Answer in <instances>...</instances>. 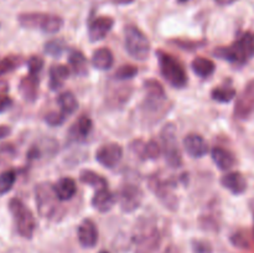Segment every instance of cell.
<instances>
[{
    "instance_id": "cell-46",
    "label": "cell",
    "mask_w": 254,
    "mask_h": 253,
    "mask_svg": "<svg viewBox=\"0 0 254 253\" xmlns=\"http://www.w3.org/2000/svg\"><path fill=\"white\" fill-rule=\"evenodd\" d=\"M163 253H181V252H180V250L176 247V246L170 245V246H168V247L165 248V251H164Z\"/></svg>"
},
{
    "instance_id": "cell-6",
    "label": "cell",
    "mask_w": 254,
    "mask_h": 253,
    "mask_svg": "<svg viewBox=\"0 0 254 253\" xmlns=\"http://www.w3.org/2000/svg\"><path fill=\"white\" fill-rule=\"evenodd\" d=\"M17 22L24 29L40 30L50 35L57 34L64 24L61 16L47 12H21L17 15Z\"/></svg>"
},
{
    "instance_id": "cell-2",
    "label": "cell",
    "mask_w": 254,
    "mask_h": 253,
    "mask_svg": "<svg viewBox=\"0 0 254 253\" xmlns=\"http://www.w3.org/2000/svg\"><path fill=\"white\" fill-rule=\"evenodd\" d=\"M213 56L227 61L228 63L242 67L254 57V32L246 31L230 46L217 47L213 50Z\"/></svg>"
},
{
    "instance_id": "cell-14",
    "label": "cell",
    "mask_w": 254,
    "mask_h": 253,
    "mask_svg": "<svg viewBox=\"0 0 254 253\" xmlns=\"http://www.w3.org/2000/svg\"><path fill=\"white\" fill-rule=\"evenodd\" d=\"M93 129V122L88 116H82L74 122L67 133L69 143H81L84 141Z\"/></svg>"
},
{
    "instance_id": "cell-16",
    "label": "cell",
    "mask_w": 254,
    "mask_h": 253,
    "mask_svg": "<svg viewBox=\"0 0 254 253\" xmlns=\"http://www.w3.org/2000/svg\"><path fill=\"white\" fill-rule=\"evenodd\" d=\"M77 236L82 247L93 248L98 242V230L91 218H84L77 228Z\"/></svg>"
},
{
    "instance_id": "cell-35",
    "label": "cell",
    "mask_w": 254,
    "mask_h": 253,
    "mask_svg": "<svg viewBox=\"0 0 254 253\" xmlns=\"http://www.w3.org/2000/svg\"><path fill=\"white\" fill-rule=\"evenodd\" d=\"M21 63H22V57L16 56V55L6 56L2 60H0V77L15 71L17 67L21 66Z\"/></svg>"
},
{
    "instance_id": "cell-12",
    "label": "cell",
    "mask_w": 254,
    "mask_h": 253,
    "mask_svg": "<svg viewBox=\"0 0 254 253\" xmlns=\"http://www.w3.org/2000/svg\"><path fill=\"white\" fill-rule=\"evenodd\" d=\"M254 113V78L251 79L236 101L233 117L238 121H247Z\"/></svg>"
},
{
    "instance_id": "cell-32",
    "label": "cell",
    "mask_w": 254,
    "mask_h": 253,
    "mask_svg": "<svg viewBox=\"0 0 254 253\" xmlns=\"http://www.w3.org/2000/svg\"><path fill=\"white\" fill-rule=\"evenodd\" d=\"M237 94L236 89L231 86H218L211 92V98L218 103H230Z\"/></svg>"
},
{
    "instance_id": "cell-7",
    "label": "cell",
    "mask_w": 254,
    "mask_h": 253,
    "mask_svg": "<svg viewBox=\"0 0 254 253\" xmlns=\"http://www.w3.org/2000/svg\"><path fill=\"white\" fill-rule=\"evenodd\" d=\"M9 211L14 220L16 232L22 238L31 240L35 230H36V220H35L32 211L27 207L24 201L17 197L10 198Z\"/></svg>"
},
{
    "instance_id": "cell-15",
    "label": "cell",
    "mask_w": 254,
    "mask_h": 253,
    "mask_svg": "<svg viewBox=\"0 0 254 253\" xmlns=\"http://www.w3.org/2000/svg\"><path fill=\"white\" fill-rule=\"evenodd\" d=\"M114 26V20L111 16H98L92 20L88 25V37L91 42L103 40Z\"/></svg>"
},
{
    "instance_id": "cell-40",
    "label": "cell",
    "mask_w": 254,
    "mask_h": 253,
    "mask_svg": "<svg viewBox=\"0 0 254 253\" xmlns=\"http://www.w3.org/2000/svg\"><path fill=\"white\" fill-rule=\"evenodd\" d=\"M44 60L40 56H31L27 61V69H29L30 74H35V76H40L42 68H44Z\"/></svg>"
},
{
    "instance_id": "cell-29",
    "label": "cell",
    "mask_w": 254,
    "mask_h": 253,
    "mask_svg": "<svg viewBox=\"0 0 254 253\" xmlns=\"http://www.w3.org/2000/svg\"><path fill=\"white\" fill-rule=\"evenodd\" d=\"M200 227L210 232H218L220 231V213L217 212L216 206L213 208H208L200 217Z\"/></svg>"
},
{
    "instance_id": "cell-5",
    "label": "cell",
    "mask_w": 254,
    "mask_h": 253,
    "mask_svg": "<svg viewBox=\"0 0 254 253\" xmlns=\"http://www.w3.org/2000/svg\"><path fill=\"white\" fill-rule=\"evenodd\" d=\"M133 240L136 243L135 253H156L161 243L158 227L150 218H141L134 228Z\"/></svg>"
},
{
    "instance_id": "cell-23",
    "label": "cell",
    "mask_w": 254,
    "mask_h": 253,
    "mask_svg": "<svg viewBox=\"0 0 254 253\" xmlns=\"http://www.w3.org/2000/svg\"><path fill=\"white\" fill-rule=\"evenodd\" d=\"M92 66L101 71H108L114 63V56L113 52L108 49V47H101L97 49L92 55Z\"/></svg>"
},
{
    "instance_id": "cell-3",
    "label": "cell",
    "mask_w": 254,
    "mask_h": 253,
    "mask_svg": "<svg viewBox=\"0 0 254 253\" xmlns=\"http://www.w3.org/2000/svg\"><path fill=\"white\" fill-rule=\"evenodd\" d=\"M155 54L163 78L174 88H185L189 83V78L183 63L175 56L164 50H158Z\"/></svg>"
},
{
    "instance_id": "cell-18",
    "label": "cell",
    "mask_w": 254,
    "mask_h": 253,
    "mask_svg": "<svg viewBox=\"0 0 254 253\" xmlns=\"http://www.w3.org/2000/svg\"><path fill=\"white\" fill-rule=\"evenodd\" d=\"M117 201H118V196H116V193L112 192L108 188H103L96 190L93 197H92L91 203L94 210L104 213L111 211L113 206L116 205Z\"/></svg>"
},
{
    "instance_id": "cell-48",
    "label": "cell",
    "mask_w": 254,
    "mask_h": 253,
    "mask_svg": "<svg viewBox=\"0 0 254 253\" xmlns=\"http://www.w3.org/2000/svg\"><path fill=\"white\" fill-rule=\"evenodd\" d=\"M113 1L119 5H128V4H131V2H134L135 0H113Z\"/></svg>"
},
{
    "instance_id": "cell-1",
    "label": "cell",
    "mask_w": 254,
    "mask_h": 253,
    "mask_svg": "<svg viewBox=\"0 0 254 253\" xmlns=\"http://www.w3.org/2000/svg\"><path fill=\"white\" fill-rule=\"evenodd\" d=\"M143 87L145 97L141 102L140 114L143 123L149 128L164 118L170 111L171 104L169 103L165 89L156 79H145Z\"/></svg>"
},
{
    "instance_id": "cell-13",
    "label": "cell",
    "mask_w": 254,
    "mask_h": 253,
    "mask_svg": "<svg viewBox=\"0 0 254 253\" xmlns=\"http://www.w3.org/2000/svg\"><path fill=\"white\" fill-rule=\"evenodd\" d=\"M123 158V148L117 143L103 144L96 150V160L103 168L113 169Z\"/></svg>"
},
{
    "instance_id": "cell-4",
    "label": "cell",
    "mask_w": 254,
    "mask_h": 253,
    "mask_svg": "<svg viewBox=\"0 0 254 253\" xmlns=\"http://www.w3.org/2000/svg\"><path fill=\"white\" fill-rule=\"evenodd\" d=\"M35 202L39 215L46 220L57 221L64 213L60 200L55 193L54 185L46 181L35 186Z\"/></svg>"
},
{
    "instance_id": "cell-21",
    "label": "cell",
    "mask_w": 254,
    "mask_h": 253,
    "mask_svg": "<svg viewBox=\"0 0 254 253\" xmlns=\"http://www.w3.org/2000/svg\"><path fill=\"white\" fill-rule=\"evenodd\" d=\"M39 86L40 76L29 73L27 76L22 77L21 81H20L19 92L25 101L32 103V102L36 101L37 96H39Z\"/></svg>"
},
{
    "instance_id": "cell-43",
    "label": "cell",
    "mask_w": 254,
    "mask_h": 253,
    "mask_svg": "<svg viewBox=\"0 0 254 253\" xmlns=\"http://www.w3.org/2000/svg\"><path fill=\"white\" fill-rule=\"evenodd\" d=\"M145 144L146 141L141 139H136L130 144V150L143 161H145Z\"/></svg>"
},
{
    "instance_id": "cell-51",
    "label": "cell",
    "mask_w": 254,
    "mask_h": 253,
    "mask_svg": "<svg viewBox=\"0 0 254 253\" xmlns=\"http://www.w3.org/2000/svg\"><path fill=\"white\" fill-rule=\"evenodd\" d=\"M99 253H109V252H107V251H101V252Z\"/></svg>"
},
{
    "instance_id": "cell-26",
    "label": "cell",
    "mask_w": 254,
    "mask_h": 253,
    "mask_svg": "<svg viewBox=\"0 0 254 253\" xmlns=\"http://www.w3.org/2000/svg\"><path fill=\"white\" fill-rule=\"evenodd\" d=\"M211 158H212L213 163L218 166V169L225 171L230 170L236 164V159L233 154L227 149L222 148V146H215L211 150Z\"/></svg>"
},
{
    "instance_id": "cell-45",
    "label": "cell",
    "mask_w": 254,
    "mask_h": 253,
    "mask_svg": "<svg viewBox=\"0 0 254 253\" xmlns=\"http://www.w3.org/2000/svg\"><path fill=\"white\" fill-rule=\"evenodd\" d=\"M11 134V128L9 126H0V139H4Z\"/></svg>"
},
{
    "instance_id": "cell-28",
    "label": "cell",
    "mask_w": 254,
    "mask_h": 253,
    "mask_svg": "<svg viewBox=\"0 0 254 253\" xmlns=\"http://www.w3.org/2000/svg\"><path fill=\"white\" fill-rule=\"evenodd\" d=\"M191 68L201 78H208L216 71V64L212 60L206 57H196L191 62Z\"/></svg>"
},
{
    "instance_id": "cell-17",
    "label": "cell",
    "mask_w": 254,
    "mask_h": 253,
    "mask_svg": "<svg viewBox=\"0 0 254 253\" xmlns=\"http://www.w3.org/2000/svg\"><path fill=\"white\" fill-rule=\"evenodd\" d=\"M184 148L186 153L193 159H201L208 153V143L202 135L190 133L184 138Z\"/></svg>"
},
{
    "instance_id": "cell-41",
    "label": "cell",
    "mask_w": 254,
    "mask_h": 253,
    "mask_svg": "<svg viewBox=\"0 0 254 253\" xmlns=\"http://www.w3.org/2000/svg\"><path fill=\"white\" fill-rule=\"evenodd\" d=\"M66 121V116L62 112H50L45 116V122L50 126H60Z\"/></svg>"
},
{
    "instance_id": "cell-31",
    "label": "cell",
    "mask_w": 254,
    "mask_h": 253,
    "mask_svg": "<svg viewBox=\"0 0 254 253\" xmlns=\"http://www.w3.org/2000/svg\"><path fill=\"white\" fill-rule=\"evenodd\" d=\"M79 180H81V183L92 186L96 190L108 188V181H107V179L104 176H102L101 174L96 173L93 170H89V169H84V170L81 171V174H79Z\"/></svg>"
},
{
    "instance_id": "cell-33",
    "label": "cell",
    "mask_w": 254,
    "mask_h": 253,
    "mask_svg": "<svg viewBox=\"0 0 254 253\" xmlns=\"http://www.w3.org/2000/svg\"><path fill=\"white\" fill-rule=\"evenodd\" d=\"M16 171L12 170V169L5 170L0 174V196L5 195V193H7L9 191H11L15 183H16Z\"/></svg>"
},
{
    "instance_id": "cell-42",
    "label": "cell",
    "mask_w": 254,
    "mask_h": 253,
    "mask_svg": "<svg viewBox=\"0 0 254 253\" xmlns=\"http://www.w3.org/2000/svg\"><path fill=\"white\" fill-rule=\"evenodd\" d=\"M192 253H213V248L210 242L205 240H193L191 242Z\"/></svg>"
},
{
    "instance_id": "cell-49",
    "label": "cell",
    "mask_w": 254,
    "mask_h": 253,
    "mask_svg": "<svg viewBox=\"0 0 254 253\" xmlns=\"http://www.w3.org/2000/svg\"><path fill=\"white\" fill-rule=\"evenodd\" d=\"M250 208L251 211H252V215H253V218H254V198L250 201Z\"/></svg>"
},
{
    "instance_id": "cell-24",
    "label": "cell",
    "mask_w": 254,
    "mask_h": 253,
    "mask_svg": "<svg viewBox=\"0 0 254 253\" xmlns=\"http://www.w3.org/2000/svg\"><path fill=\"white\" fill-rule=\"evenodd\" d=\"M69 76L68 67L64 64H52L49 71V87L51 91H59Z\"/></svg>"
},
{
    "instance_id": "cell-30",
    "label": "cell",
    "mask_w": 254,
    "mask_h": 253,
    "mask_svg": "<svg viewBox=\"0 0 254 253\" xmlns=\"http://www.w3.org/2000/svg\"><path fill=\"white\" fill-rule=\"evenodd\" d=\"M57 104L64 116H71L78 109V101L71 91H64L57 97Z\"/></svg>"
},
{
    "instance_id": "cell-9",
    "label": "cell",
    "mask_w": 254,
    "mask_h": 253,
    "mask_svg": "<svg viewBox=\"0 0 254 253\" xmlns=\"http://www.w3.org/2000/svg\"><path fill=\"white\" fill-rule=\"evenodd\" d=\"M163 153L170 168L178 169L183 165V155L178 140V129L174 123H166L160 131Z\"/></svg>"
},
{
    "instance_id": "cell-25",
    "label": "cell",
    "mask_w": 254,
    "mask_h": 253,
    "mask_svg": "<svg viewBox=\"0 0 254 253\" xmlns=\"http://www.w3.org/2000/svg\"><path fill=\"white\" fill-rule=\"evenodd\" d=\"M68 63L72 72L77 77H84L88 74V61L86 55L79 50H72L68 55Z\"/></svg>"
},
{
    "instance_id": "cell-20",
    "label": "cell",
    "mask_w": 254,
    "mask_h": 253,
    "mask_svg": "<svg viewBox=\"0 0 254 253\" xmlns=\"http://www.w3.org/2000/svg\"><path fill=\"white\" fill-rule=\"evenodd\" d=\"M57 150H59V143L56 139L44 138L39 141V144L30 148V150L27 151V159L35 160V159L42 158L44 155L52 156L57 153Z\"/></svg>"
},
{
    "instance_id": "cell-39",
    "label": "cell",
    "mask_w": 254,
    "mask_h": 253,
    "mask_svg": "<svg viewBox=\"0 0 254 253\" xmlns=\"http://www.w3.org/2000/svg\"><path fill=\"white\" fill-rule=\"evenodd\" d=\"M171 44L176 45L179 49L185 50V51H195V50L201 49L202 46H205L206 41H186V40H173Z\"/></svg>"
},
{
    "instance_id": "cell-36",
    "label": "cell",
    "mask_w": 254,
    "mask_h": 253,
    "mask_svg": "<svg viewBox=\"0 0 254 253\" xmlns=\"http://www.w3.org/2000/svg\"><path fill=\"white\" fill-rule=\"evenodd\" d=\"M231 243H232L235 247L242 248V250H247L251 247V241L248 232L245 230H238L236 232H233L230 237Z\"/></svg>"
},
{
    "instance_id": "cell-44",
    "label": "cell",
    "mask_w": 254,
    "mask_h": 253,
    "mask_svg": "<svg viewBox=\"0 0 254 253\" xmlns=\"http://www.w3.org/2000/svg\"><path fill=\"white\" fill-rule=\"evenodd\" d=\"M12 99L7 94H0V114L11 108Z\"/></svg>"
},
{
    "instance_id": "cell-38",
    "label": "cell",
    "mask_w": 254,
    "mask_h": 253,
    "mask_svg": "<svg viewBox=\"0 0 254 253\" xmlns=\"http://www.w3.org/2000/svg\"><path fill=\"white\" fill-rule=\"evenodd\" d=\"M161 146L158 141L149 140L145 144V160H156L161 154Z\"/></svg>"
},
{
    "instance_id": "cell-27",
    "label": "cell",
    "mask_w": 254,
    "mask_h": 253,
    "mask_svg": "<svg viewBox=\"0 0 254 253\" xmlns=\"http://www.w3.org/2000/svg\"><path fill=\"white\" fill-rule=\"evenodd\" d=\"M131 93H133V88L130 86H122L119 88H116L107 96V104L113 108L124 106L130 99Z\"/></svg>"
},
{
    "instance_id": "cell-19",
    "label": "cell",
    "mask_w": 254,
    "mask_h": 253,
    "mask_svg": "<svg viewBox=\"0 0 254 253\" xmlns=\"http://www.w3.org/2000/svg\"><path fill=\"white\" fill-rule=\"evenodd\" d=\"M221 185L233 195H242L247 190V180L240 171H231L221 178Z\"/></svg>"
},
{
    "instance_id": "cell-34",
    "label": "cell",
    "mask_w": 254,
    "mask_h": 253,
    "mask_svg": "<svg viewBox=\"0 0 254 253\" xmlns=\"http://www.w3.org/2000/svg\"><path fill=\"white\" fill-rule=\"evenodd\" d=\"M67 49V44L64 39H52L45 44V54L52 57H60Z\"/></svg>"
},
{
    "instance_id": "cell-11",
    "label": "cell",
    "mask_w": 254,
    "mask_h": 253,
    "mask_svg": "<svg viewBox=\"0 0 254 253\" xmlns=\"http://www.w3.org/2000/svg\"><path fill=\"white\" fill-rule=\"evenodd\" d=\"M143 200L144 192L139 185L128 183L122 186L118 195V202L123 212L131 213L136 211L141 206Z\"/></svg>"
},
{
    "instance_id": "cell-37",
    "label": "cell",
    "mask_w": 254,
    "mask_h": 253,
    "mask_svg": "<svg viewBox=\"0 0 254 253\" xmlns=\"http://www.w3.org/2000/svg\"><path fill=\"white\" fill-rule=\"evenodd\" d=\"M138 74V68L133 64H123L119 67L114 73V78L118 81H127V79H131Z\"/></svg>"
},
{
    "instance_id": "cell-8",
    "label": "cell",
    "mask_w": 254,
    "mask_h": 253,
    "mask_svg": "<svg viewBox=\"0 0 254 253\" xmlns=\"http://www.w3.org/2000/svg\"><path fill=\"white\" fill-rule=\"evenodd\" d=\"M124 46L129 56L138 61L148 60L151 49L148 36L135 25H127L124 27Z\"/></svg>"
},
{
    "instance_id": "cell-22",
    "label": "cell",
    "mask_w": 254,
    "mask_h": 253,
    "mask_svg": "<svg viewBox=\"0 0 254 253\" xmlns=\"http://www.w3.org/2000/svg\"><path fill=\"white\" fill-rule=\"evenodd\" d=\"M54 190L60 201H68L76 195L77 184L72 178H61L54 184Z\"/></svg>"
},
{
    "instance_id": "cell-47",
    "label": "cell",
    "mask_w": 254,
    "mask_h": 253,
    "mask_svg": "<svg viewBox=\"0 0 254 253\" xmlns=\"http://www.w3.org/2000/svg\"><path fill=\"white\" fill-rule=\"evenodd\" d=\"M216 4L221 5V6H226V5H231L236 1V0H215Z\"/></svg>"
},
{
    "instance_id": "cell-10",
    "label": "cell",
    "mask_w": 254,
    "mask_h": 253,
    "mask_svg": "<svg viewBox=\"0 0 254 253\" xmlns=\"http://www.w3.org/2000/svg\"><path fill=\"white\" fill-rule=\"evenodd\" d=\"M148 186L166 208L170 211L178 210L179 200L173 191L175 186L171 181L164 180L159 175H151L148 180Z\"/></svg>"
},
{
    "instance_id": "cell-50",
    "label": "cell",
    "mask_w": 254,
    "mask_h": 253,
    "mask_svg": "<svg viewBox=\"0 0 254 253\" xmlns=\"http://www.w3.org/2000/svg\"><path fill=\"white\" fill-rule=\"evenodd\" d=\"M179 1H180V2H186V1H189V0H179Z\"/></svg>"
}]
</instances>
